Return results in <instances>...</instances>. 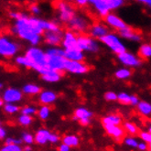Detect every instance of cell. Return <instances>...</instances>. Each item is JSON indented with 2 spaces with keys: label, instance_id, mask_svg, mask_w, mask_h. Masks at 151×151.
Masks as SVG:
<instances>
[{
  "label": "cell",
  "instance_id": "8fae6325",
  "mask_svg": "<svg viewBox=\"0 0 151 151\" xmlns=\"http://www.w3.org/2000/svg\"><path fill=\"white\" fill-rule=\"evenodd\" d=\"M117 58L123 65L129 68H137L142 64V60L139 56H136L135 54L127 50L118 54Z\"/></svg>",
  "mask_w": 151,
  "mask_h": 151
},
{
  "label": "cell",
  "instance_id": "8992f818",
  "mask_svg": "<svg viewBox=\"0 0 151 151\" xmlns=\"http://www.w3.org/2000/svg\"><path fill=\"white\" fill-rule=\"evenodd\" d=\"M91 25L92 24L90 23V19L86 16L76 13L75 16L67 24V28L79 35L86 33L90 29Z\"/></svg>",
  "mask_w": 151,
  "mask_h": 151
},
{
  "label": "cell",
  "instance_id": "d4e9b609",
  "mask_svg": "<svg viewBox=\"0 0 151 151\" xmlns=\"http://www.w3.org/2000/svg\"><path fill=\"white\" fill-rule=\"evenodd\" d=\"M137 112L146 117L151 116V104L146 101H140L137 105Z\"/></svg>",
  "mask_w": 151,
  "mask_h": 151
},
{
  "label": "cell",
  "instance_id": "ba28073f",
  "mask_svg": "<svg viewBox=\"0 0 151 151\" xmlns=\"http://www.w3.org/2000/svg\"><path fill=\"white\" fill-rule=\"evenodd\" d=\"M19 50V45L15 40L6 36L0 38V55L3 58L9 59L17 55Z\"/></svg>",
  "mask_w": 151,
  "mask_h": 151
},
{
  "label": "cell",
  "instance_id": "7dc6e473",
  "mask_svg": "<svg viewBox=\"0 0 151 151\" xmlns=\"http://www.w3.org/2000/svg\"><path fill=\"white\" fill-rule=\"evenodd\" d=\"M139 98L137 95H131V99H130V104L133 106H137L139 103Z\"/></svg>",
  "mask_w": 151,
  "mask_h": 151
},
{
  "label": "cell",
  "instance_id": "b9f144b4",
  "mask_svg": "<svg viewBox=\"0 0 151 151\" xmlns=\"http://www.w3.org/2000/svg\"><path fill=\"white\" fill-rule=\"evenodd\" d=\"M29 10H30V13H31L33 16H38V15H40V12H41L40 7L38 5H36V4L31 5L30 7H29Z\"/></svg>",
  "mask_w": 151,
  "mask_h": 151
},
{
  "label": "cell",
  "instance_id": "484cf974",
  "mask_svg": "<svg viewBox=\"0 0 151 151\" xmlns=\"http://www.w3.org/2000/svg\"><path fill=\"white\" fill-rule=\"evenodd\" d=\"M41 88L35 83H28L22 88V92L26 95H38L41 93Z\"/></svg>",
  "mask_w": 151,
  "mask_h": 151
},
{
  "label": "cell",
  "instance_id": "ab89813d",
  "mask_svg": "<svg viewBox=\"0 0 151 151\" xmlns=\"http://www.w3.org/2000/svg\"><path fill=\"white\" fill-rule=\"evenodd\" d=\"M139 137L142 140L146 141L149 146V150H151V133L148 131H142L140 132Z\"/></svg>",
  "mask_w": 151,
  "mask_h": 151
},
{
  "label": "cell",
  "instance_id": "ac0fdd59",
  "mask_svg": "<svg viewBox=\"0 0 151 151\" xmlns=\"http://www.w3.org/2000/svg\"><path fill=\"white\" fill-rule=\"evenodd\" d=\"M119 36L122 39H125L130 41H134V42H139L142 40V37L139 32H137L136 29H134L131 27L127 26L126 28H124L118 31Z\"/></svg>",
  "mask_w": 151,
  "mask_h": 151
},
{
  "label": "cell",
  "instance_id": "681fc988",
  "mask_svg": "<svg viewBox=\"0 0 151 151\" xmlns=\"http://www.w3.org/2000/svg\"><path fill=\"white\" fill-rule=\"evenodd\" d=\"M6 130L4 127L1 126V127H0V138L4 139L6 138Z\"/></svg>",
  "mask_w": 151,
  "mask_h": 151
},
{
  "label": "cell",
  "instance_id": "d6a6232c",
  "mask_svg": "<svg viewBox=\"0 0 151 151\" xmlns=\"http://www.w3.org/2000/svg\"><path fill=\"white\" fill-rule=\"evenodd\" d=\"M123 127H124V128H125V130H126V132L127 133V134H129L131 136H136V135L138 134V128L134 123L125 122V123H124Z\"/></svg>",
  "mask_w": 151,
  "mask_h": 151
},
{
  "label": "cell",
  "instance_id": "8d00e7d4",
  "mask_svg": "<svg viewBox=\"0 0 151 151\" xmlns=\"http://www.w3.org/2000/svg\"><path fill=\"white\" fill-rule=\"evenodd\" d=\"M130 99H131V95L128 94L127 93H118L117 96V101L121 104H130Z\"/></svg>",
  "mask_w": 151,
  "mask_h": 151
},
{
  "label": "cell",
  "instance_id": "836d02e7",
  "mask_svg": "<svg viewBox=\"0 0 151 151\" xmlns=\"http://www.w3.org/2000/svg\"><path fill=\"white\" fill-rule=\"evenodd\" d=\"M123 141H124V144L131 148H137L138 143H139L138 140L134 136H131V135H129V137H125Z\"/></svg>",
  "mask_w": 151,
  "mask_h": 151
},
{
  "label": "cell",
  "instance_id": "816d5d0a",
  "mask_svg": "<svg viewBox=\"0 0 151 151\" xmlns=\"http://www.w3.org/2000/svg\"><path fill=\"white\" fill-rule=\"evenodd\" d=\"M145 5H147L148 7L151 8V0H147V1L145 2Z\"/></svg>",
  "mask_w": 151,
  "mask_h": 151
},
{
  "label": "cell",
  "instance_id": "d6986e66",
  "mask_svg": "<svg viewBox=\"0 0 151 151\" xmlns=\"http://www.w3.org/2000/svg\"><path fill=\"white\" fill-rule=\"evenodd\" d=\"M65 61L66 58L64 56L48 55V64L52 70L63 72L65 70Z\"/></svg>",
  "mask_w": 151,
  "mask_h": 151
},
{
  "label": "cell",
  "instance_id": "d590c367",
  "mask_svg": "<svg viewBox=\"0 0 151 151\" xmlns=\"http://www.w3.org/2000/svg\"><path fill=\"white\" fill-rule=\"evenodd\" d=\"M20 113L27 114V115H30V116H33L37 113H38V109L35 107V106H31V105H26L24 107H22L20 109Z\"/></svg>",
  "mask_w": 151,
  "mask_h": 151
},
{
  "label": "cell",
  "instance_id": "4316f807",
  "mask_svg": "<svg viewBox=\"0 0 151 151\" xmlns=\"http://www.w3.org/2000/svg\"><path fill=\"white\" fill-rule=\"evenodd\" d=\"M138 56L141 59H148L151 58V44L144 43L138 49Z\"/></svg>",
  "mask_w": 151,
  "mask_h": 151
},
{
  "label": "cell",
  "instance_id": "4dcf8cb0",
  "mask_svg": "<svg viewBox=\"0 0 151 151\" xmlns=\"http://www.w3.org/2000/svg\"><path fill=\"white\" fill-rule=\"evenodd\" d=\"M132 75V72L131 70L128 68H121L118 69L116 72L114 73V76L118 80H127L128 78H130V76Z\"/></svg>",
  "mask_w": 151,
  "mask_h": 151
},
{
  "label": "cell",
  "instance_id": "7402d4cb",
  "mask_svg": "<svg viewBox=\"0 0 151 151\" xmlns=\"http://www.w3.org/2000/svg\"><path fill=\"white\" fill-rule=\"evenodd\" d=\"M65 58L68 60H72L83 61L84 53H83V50H82L79 48L68 49V50H65Z\"/></svg>",
  "mask_w": 151,
  "mask_h": 151
},
{
  "label": "cell",
  "instance_id": "44dd1931",
  "mask_svg": "<svg viewBox=\"0 0 151 151\" xmlns=\"http://www.w3.org/2000/svg\"><path fill=\"white\" fill-rule=\"evenodd\" d=\"M51 133L45 128L39 129L35 134V143L39 146H45L47 143H50V137Z\"/></svg>",
  "mask_w": 151,
  "mask_h": 151
},
{
  "label": "cell",
  "instance_id": "5bb4252c",
  "mask_svg": "<svg viewBox=\"0 0 151 151\" xmlns=\"http://www.w3.org/2000/svg\"><path fill=\"white\" fill-rule=\"evenodd\" d=\"M103 127L106 132V134L110 136L112 138H114L115 141L120 142L126 137L127 132L124 127H121L117 125H104Z\"/></svg>",
  "mask_w": 151,
  "mask_h": 151
},
{
  "label": "cell",
  "instance_id": "7bdbcfd3",
  "mask_svg": "<svg viewBox=\"0 0 151 151\" xmlns=\"http://www.w3.org/2000/svg\"><path fill=\"white\" fill-rule=\"evenodd\" d=\"M72 1L76 6H78L80 7H83V6H86L89 4V1H90V0H72Z\"/></svg>",
  "mask_w": 151,
  "mask_h": 151
},
{
  "label": "cell",
  "instance_id": "cb8c5ba5",
  "mask_svg": "<svg viewBox=\"0 0 151 151\" xmlns=\"http://www.w3.org/2000/svg\"><path fill=\"white\" fill-rule=\"evenodd\" d=\"M123 122V118L121 115L116 114H111L106 115V116L103 117L102 124L104 125H117L120 126Z\"/></svg>",
  "mask_w": 151,
  "mask_h": 151
},
{
  "label": "cell",
  "instance_id": "bcb514c9",
  "mask_svg": "<svg viewBox=\"0 0 151 151\" xmlns=\"http://www.w3.org/2000/svg\"><path fill=\"white\" fill-rule=\"evenodd\" d=\"M22 14H23V13L19 12V11H11V12H9V17H11L12 19L17 20V19H19V17L22 16Z\"/></svg>",
  "mask_w": 151,
  "mask_h": 151
},
{
  "label": "cell",
  "instance_id": "ee69618b",
  "mask_svg": "<svg viewBox=\"0 0 151 151\" xmlns=\"http://www.w3.org/2000/svg\"><path fill=\"white\" fill-rule=\"evenodd\" d=\"M60 137L59 135L57 134H53V133H51L50 134V144H58L59 141H60Z\"/></svg>",
  "mask_w": 151,
  "mask_h": 151
},
{
  "label": "cell",
  "instance_id": "3957f363",
  "mask_svg": "<svg viewBox=\"0 0 151 151\" xmlns=\"http://www.w3.org/2000/svg\"><path fill=\"white\" fill-rule=\"evenodd\" d=\"M96 14L104 17L111 11L117 9L124 4L123 0H90L89 1Z\"/></svg>",
  "mask_w": 151,
  "mask_h": 151
},
{
  "label": "cell",
  "instance_id": "db71d44e",
  "mask_svg": "<svg viewBox=\"0 0 151 151\" xmlns=\"http://www.w3.org/2000/svg\"><path fill=\"white\" fill-rule=\"evenodd\" d=\"M137 2H140V3H143V4H145V2L147 1V0H137Z\"/></svg>",
  "mask_w": 151,
  "mask_h": 151
},
{
  "label": "cell",
  "instance_id": "5b68a950",
  "mask_svg": "<svg viewBox=\"0 0 151 151\" xmlns=\"http://www.w3.org/2000/svg\"><path fill=\"white\" fill-rule=\"evenodd\" d=\"M120 38L121 37L119 36V34L109 32L106 34L105 36H104L100 40V41L103 44H104L107 48H109L114 53L118 55L120 53L127 50L125 44L123 43V41L121 40Z\"/></svg>",
  "mask_w": 151,
  "mask_h": 151
},
{
  "label": "cell",
  "instance_id": "7c38bea8",
  "mask_svg": "<svg viewBox=\"0 0 151 151\" xmlns=\"http://www.w3.org/2000/svg\"><path fill=\"white\" fill-rule=\"evenodd\" d=\"M23 92L19 90L17 88H6V90L2 93L1 99L4 101V103H19L23 98Z\"/></svg>",
  "mask_w": 151,
  "mask_h": 151
},
{
  "label": "cell",
  "instance_id": "6da1fadb",
  "mask_svg": "<svg viewBox=\"0 0 151 151\" xmlns=\"http://www.w3.org/2000/svg\"><path fill=\"white\" fill-rule=\"evenodd\" d=\"M60 29L57 22L39 19L35 16L29 17L26 14L19 19L15 20L12 31L19 39L29 42L32 46H38L43 39L42 35L45 30Z\"/></svg>",
  "mask_w": 151,
  "mask_h": 151
},
{
  "label": "cell",
  "instance_id": "277c9868",
  "mask_svg": "<svg viewBox=\"0 0 151 151\" xmlns=\"http://www.w3.org/2000/svg\"><path fill=\"white\" fill-rule=\"evenodd\" d=\"M56 10L60 22L66 25L76 14V10L73 5L66 1V0H59V1H57Z\"/></svg>",
  "mask_w": 151,
  "mask_h": 151
},
{
  "label": "cell",
  "instance_id": "52a82bcc",
  "mask_svg": "<svg viewBox=\"0 0 151 151\" xmlns=\"http://www.w3.org/2000/svg\"><path fill=\"white\" fill-rule=\"evenodd\" d=\"M78 48L83 51L90 53H96L100 50V44L97 39L93 38L90 34H79L78 38Z\"/></svg>",
  "mask_w": 151,
  "mask_h": 151
},
{
  "label": "cell",
  "instance_id": "f6af8a7d",
  "mask_svg": "<svg viewBox=\"0 0 151 151\" xmlns=\"http://www.w3.org/2000/svg\"><path fill=\"white\" fill-rule=\"evenodd\" d=\"M149 148V146L148 144L147 143L146 141H142V142H139L138 143V147H137V149L141 150V151H145V150H147Z\"/></svg>",
  "mask_w": 151,
  "mask_h": 151
},
{
  "label": "cell",
  "instance_id": "11a10c76",
  "mask_svg": "<svg viewBox=\"0 0 151 151\" xmlns=\"http://www.w3.org/2000/svg\"><path fill=\"white\" fill-rule=\"evenodd\" d=\"M123 1H125V0H123Z\"/></svg>",
  "mask_w": 151,
  "mask_h": 151
},
{
  "label": "cell",
  "instance_id": "9a60e30c",
  "mask_svg": "<svg viewBox=\"0 0 151 151\" xmlns=\"http://www.w3.org/2000/svg\"><path fill=\"white\" fill-rule=\"evenodd\" d=\"M104 23L109 26L110 28L115 29L119 31L120 29L126 28V27L127 26L126 24V22L124 21L121 17H119L117 15H115L114 13H109L107 16H105L104 17Z\"/></svg>",
  "mask_w": 151,
  "mask_h": 151
},
{
  "label": "cell",
  "instance_id": "603a6c76",
  "mask_svg": "<svg viewBox=\"0 0 151 151\" xmlns=\"http://www.w3.org/2000/svg\"><path fill=\"white\" fill-rule=\"evenodd\" d=\"M40 76H41L42 81L46 83H58L61 79V76L63 75H61V72H59V70H50L46 73L41 74Z\"/></svg>",
  "mask_w": 151,
  "mask_h": 151
},
{
  "label": "cell",
  "instance_id": "7a4b0ae2",
  "mask_svg": "<svg viewBox=\"0 0 151 151\" xmlns=\"http://www.w3.org/2000/svg\"><path fill=\"white\" fill-rule=\"evenodd\" d=\"M25 55L28 57L33 63L32 70H36L40 75L52 70L48 64L47 52L44 51L42 49L37 46H32L27 50Z\"/></svg>",
  "mask_w": 151,
  "mask_h": 151
},
{
  "label": "cell",
  "instance_id": "f546056e",
  "mask_svg": "<svg viewBox=\"0 0 151 151\" xmlns=\"http://www.w3.org/2000/svg\"><path fill=\"white\" fill-rule=\"evenodd\" d=\"M50 105L48 104H42L40 107L38 109V116L40 120H47L49 117H50Z\"/></svg>",
  "mask_w": 151,
  "mask_h": 151
},
{
  "label": "cell",
  "instance_id": "e0dca14e",
  "mask_svg": "<svg viewBox=\"0 0 151 151\" xmlns=\"http://www.w3.org/2000/svg\"><path fill=\"white\" fill-rule=\"evenodd\" d=\"M88 32L93 38L100 40L104 36H105L106 34L109 33V29H108V27H106L104 24L96 22L91 25Z\"/></svg>",
  "mask_w": 151,
  "mask_h": 151
},
{
  "label": "cell",
  "instance_id": "f35d334b",
  "mask_svg": "<svg viewBox=\"0 0 151 151\" xmlns=\"http://www.w3.org/2000/svg\"><path fill=\"white\" fill-rule=\"evenodd\" d=\"M23 148L21 147V145L17 144H8L5 145L1 147V151H21Z\"/></svg>",
  "mask_w": 151,
  "mask_h": 151
},
{
  "label": "cell",
  "instance_id": "74e56055",
  "mask_svg": "<svg viewBox=\"0 0 151 151\" xmlns=\"http://www.w3.org/2000/svg\"><path fill=\"white\" fill-rule=\"evenodd\" d=\"M21 139L23 141V143L25 145H32L34 142H35V137H33L30 133L28 132H25L21 135Z\"/></svg>",
  "mask_w": 151,
  "mask_h": 151
},
{
  "label": "cell",
  "instance_id": "ffe728a7",
  "mask_svg": "<svg viewBox=\"0 0 151 151\" xmlns=\"http://www.w3.org/2000/svg\"><path fill=\"white\" fill-rule=\"evenodd\" d=\"M58 98V95L56 93L53 91L46 90L41 91V93L39 94V101L41 104H48L50 105L53 103H55Z\"/></svg>",
  "mask_w": 151,
  "mask_h": 151
},
{
  "label": "cell",
  "instance_id": "f907efd6",
  "mask_svg": "<svg viewBox=\"0 0 151 151\" xmlns=\"http://www.w3.org/2000/svg\"><path fill=\"white\" fill-rule=\"evenodd\" d=\"M24 150H26V151H30V150H32V147H30L29 145H26V147H24Z\"/></svg>",
  "mask_w": 151,
  "mask_h": 151
},
{
  "label": "cell",
  "instance_id": "30bf717a",
  "mask_svg": "<svg viewBox=\"0 0 151 151\" xmlns=\"http://www.w3.org/2000/svg\"><path fill=\"white\" fill-rule=\"evenodd\" d=\"M89 66L85 64L83 61L72 60L66 59L65 61V72L73 73V74H84L89 72Z\"/></svg>",
  "mask_w": 151,
  "mask_h": 151
},
{
  "label": "cell",
  "instance_id": "2e32d148",
  "mask_svg": "<svg viewBox=\"0 0 151 151\" xmlns=\"http://www.w3.org/2000/svg\"><path fill=\"white\" fill-rule=\"evenodd\" d=\"M77 38H78V34H76L73 30L68 29L64 31V36H63V42H61V46H63L64 50L78 48Z\"/></svg>",
  "mask_w": 151,
  "mask_h": 151
},
{
  "label": "cell",
  "instance_id": "4fadbf2b",
  "mask_svg": "<svg viewBox=\"0 0 151 151\" xmlns=\"http://www.w3.org/2000/svg\"><path fill=\"white\" fill-rule=\"evenodd\" d=\"M93 115V114L89 109L85 107H78L74 111L73 119L78 121L80 123V125H82L83 127H87L90 125Z\"/></svg>",
  "mask_w": 151,
  "mask_h": 151
},
{
  "label": "cell",
  "instance_id": "e575fe53",
  "mask_svg": "<svg viewBox=\"0 0 151 151\" xmlns=\"http://www.w3.org/2000/svg\"><path fill=\"white\" fill-rule=\"evenodd\" d=\"M33 121V118L30 115H27L24 114H21L19 117H17V122L20 126L22 127H29L31 125V123Z\"/></svg>",
  "mask_w": 151,
  "mask_h": 151
},
{
  "label": "cell",
  "instance_id": "83f0119b",
  "mask_svg": "<svg viewBox=\"0 0 151 151\" xmlns=\"http://www.w3.org/2000/svg\"><path fill=\"white\" fill-rule=\"evenodd\" d=\"M63 142L70 147H77L80 144V139L75 135H66L63 137Z\"/></svg>",
  "mask_w": 151,
  "mask_h": 151
},
{
  "label": "cell",
  "instance_id": "60d3db41",
  "mask_svg": "<svg viewBox=\"0 0 151 151\" xmlns=\"http://www.w3.org/2000/svg\"><path fill=\"white\" fill-rule=\"evenodd\" d=\"M117 96L118 94H116L114 92H107L104 93V99L107 102H114L117 101Z\"/></svg>",
  "mask_w": 151,
  "mask_h": 151
},
{
  "label": "cell",
  "instance_id": "f5cc1de1",
  "mask_svg": "<svg viewBox=\"0 0 151 151\" xmlns=\"http://www.w3.org/2000/svg\"><path fill=\"white\" fill-rule=\"evenodd\" d=\"M147 131L151 133V122L148 124V126H147Z\"/></svg>",
  "mask_w": 151,
  "mask_h": 151
},
{
  "label": "cell",
  "instance_id": "f1b7e54d",
  "mask_svg": "<svg viewBox=\"0 0 151 151\" xmlns=\"http://www.w3.org/2000/svg\"><path fill=\"white\" fill-rule=\"evenodd\" d=\"M16 63L19 66H22L25 68H29L32 69L33 68V63H31V60L27 57L26 55H20V56H17L15 59Z\"/></svg>",
  "mask_w": 151,
  "mask_h": 151
},
{
  "label": "cell",
  "instance_id": "c3c4849f",
  "mask_svg": "<svg viewBox=\"0 0 151 151\" xmlns=\"http://www.w3.org/2000/svg\"><path fill=\"white\" fill-rule=\"evenodd\" d=\"M70 149V147H69L68 145L63 143V142L58 147V150H60V151H69Z\"/></svg>",
  "mask_w": 151,
  "mask_h": 151
},
{
  "label": "cell",
  "instance_id": "1f68e13d",
  "mask_svg": "<svg viewBox=\"0 0 151 151\" xmlns=\"http://www.w3.org/2000/svg\"><path fill=\"white\" fill-rule=\"evenodd\" d=\"M20 109L16 104H12V103H5L3 105V111L7 114H15L19 112Z\"/></svg>",
  "mask_w": 151,
  "mask_h": 151
},
{
  "label": "cell",
  "instance_id": "9c48e42d",
  "mask_svg": "<svg viewBox=\"0 0 151 151\" xmlns=\"http://www.w3.org/2000/svg\"><path fill=\"white\" fill-rule=\"evenodd\" d=\"M63 36H64V31L61 29L58 30H45L42 35L44 42L50 46L61 45Z\"/></svg>",
  "mask_w": 151,
  "mask_h": 151
}]
</instances>
